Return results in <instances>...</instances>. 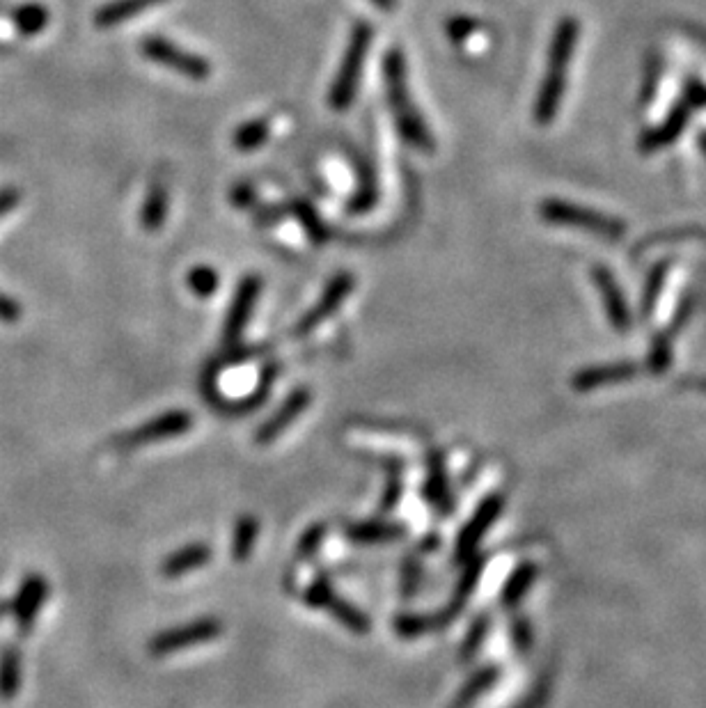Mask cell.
<instances>
[{
    "label": "cell",
    "mask_w": 706,
    "mask_h": 708,
    "mask_svg": "<svg viewBox=\"0 0 706 708\" xmlns=\"http://www.w3.org/2000/svg\"><path fill=\"white\" fill-rule=\"evenodd\" d=\"M383 81H386L388 104L395 117L399 136L406 145L425 154L436 152V140L431 136L427 122L422 120L420 110L415 108V101L409 90V78H406V60L399 46H392L383 58Z\"/></svg>",
    "instance_id": "cell-1"
},
{
    "label": "cell",
    "mask_w": 706,
    "mask_h": 708,
    "mask_svg": "<svg viewBox=\"0 0 706 708\" xmlns=\"http://www.w3.org/2000/svg\"><path fill=\"white\" fill-rule=\"evenodd\" d=\"M372 42H374V28L370 23L358 21L351 30L349 46L347 51H344L337 76L333 78L331 92H328V106H331L335 113H344V110L353 104V99H356L360 76H363V65Z\"/></svg>",
    "instance_id": "cell-2"
},
{
    "label": "cell",
    "mask_w": 706,
    "mask_h": 708,
    "mask_svg": "<svg viewBox=\"0 0 706 708\" xmlns=\"http://www.w3.org/2000/svg\"><path fill=\"white\" fill-rule=\"evenodd\" d=\"M539 214H541V218L546 220V223L580 227V230H590L608 241H619L626 234V225L619 223V220L603 216V214H599V211L578 207V204H571V202L546 200V202H541Z\"/></svg>",
    "instance_id": "cell-3"
},
{
    "label": "cell",
    "mask_w": 706,
    "mask_h": 708,
    "mask_svg": "<svg viewBox=\"0 0 706 708\" xmlns=\"http://www.w3.org/2000/svg\"><path fill=\"white\" fill-rule=\"evenodd\" d=\"M140 53H143L147 60L156 62V65L168 67L172 72L191 78V81H207L211 76L209 60L184 51L182 46H177L166 37H145L143 42H140Z\"/></svg>",
    "instance_id": "cell-4"
},
{
    "label": "cell",
    "mask_w": 706,
    "mask_h": 708,
    "mask_svg": "<svg viewBox=\"0 0 706 708\" xmlns=\"http://www.w3.org/2000/svg\"><path fill=\"white\" fill-rule=\"evenodd\" d=\"M223 626L216 617H205L198 621H191V624L170 628V631H163L149 642V654L156 658H163L168 654H175V651H182L188 647H195V644H205L216 640L221 635Z\"/></svg>",
    "instance_id": "cell-5"
},
{
    "label": "cell",
    "mask_w": 706,
    "mask_h": 708,
    "mask_svg": "<svg viewBox=\"0 0 706 708\" xmlns=\"http://www.w3.org/2000/svg\"><path fill=\"white\" fill-rule=\"evenodd\" d=\"M193 427V415L186 411H170L163 413L152 422L140 424L138 429L127 431L122 438H117V447L122 450H131V447L161 443V440H170L186 434Z\"/></svg>",
    "instance_id": "cell-6"
},
{
    "label": "cell",
    "mask_w": 706,
    "mask_h": 708,
    "mask_svg": "<svg viewBox=\"0 0 706 708\" xmlns=\"http://www.w3.org/2000/svg\"><path fill=\"white\" fill-rule=\"evenodd\" d=\"M700 106H706V88L700 83H690V88L686 90L684 101H679L677 108L672 110V115L668 117V122H665L663 127L649 131V133H645V136L640 138L642 152H651V149L670 145L672 140L686 129V122H688L690 113H693V108H700Z\"/></svg>",
    "instance_id": "cell-7"
},
{
    "label": "cell",
    "mask_w": 706,
    "mask_h": 708,
    "mask_svg": "<svg viewBox=\"0 0 706 708\" xmlns=\"http://www.w3.org/2000/svg\"><path fill=\"white\" fill-rule=\"evenodd\" d=\"M305 603H308L310 608L328 610L344 628H349L353 633L363 635L370 631V619H367L358 608H353L351 603L344 601L342 596H337L326 580H317L315 585L305 592Z\"/></svg>",
    "instance_id": "cell-8"
},
{
    "label": "cell",
    "mask_w": 706,
    "mask_h": 708,
    "mask_svg": "<svg viewBox=\"0 0 706 708\" xmlns=\"http://www.w3.org/2000/svg\"><path fill=\"white\" fill-rule=\"evenodd\" d=\"M353 285H356V278H353L351 273H337L335 278L328 282V287L324 289V294H321L315 308H312L310 312H305V317L298 321L296 328H294V335L296 337L310 335L312 330L324 324L328 317H333L337 308L342 305L344 298L351 294Z\"/></svg>",
    "instance_id": "cell-9"
},
{
    "label": "cell",
    "mask_w": 706,
    "mask_h": 708,
    "mask_svg": "<svg viewBox=\"0 0 706 708\" xmlns=\"http://www.w3.org/2000/svg\"><path fill=\"white\" fill-rule=\"evenodd\" d=\"M502 507H505V500H502V495L498 493H493L480 502V507L475 509L473 518L464 525V530H461L457 539V562L466 564L470 557L475 555V548L480 546L484 534L489 532V527L496 523V518L502 514Z\"/></svg>",
    "instance_id": "cell-10"
},
{
    "label": "cell",
    "mask_w": 706,
    "mask_h": 708,
    "mask_svg": "<svg viewBox=\"0 0 706 708\" xmlns=\"http://www.w3.org/2000/svg\"><path fill=\"white\" fill-rule=\"evenodd\" d=\"M260 289H262V280L257 278V275H246V278L239 282L237 294H234L232 308H230V312H227L225 328H223V337H225L227 344L239 342L243 330H246L250 314H253L257 296H260Z\"/></svg>",
    "instance_id": "cell-11"
},
{
    "label": "cell",
    "mask_w": 706,
    "mask_h": 708,
    "mask_svg": "<svg viewBox=\"0 0 706 708\" xmlns=\"http://www.w3.org/2000/svg\"><path fill=\"white\" fill-rule=\"evenodd\" d=\"M46 596H49V582L44 576H37V573H30V576L21 582V589L14 599V619H17L19 631H30L35 624V619L39 615V610L44 608Z\"/></svg>",
    "instance_id": "cell-12"
},
{
    "label": "cell",
    "mask_w": 706,
    "mask_h": 708,
    "mask_svg": "<svg viewBox=\"0 0 706 708\" xmlns=\"http://www.w3.org/2000/svg\"><path fill=\"white\" fill-rule=\"evenodd\" d=\"M310 390L308 388H298L294 390L292 395H289L285 399V404H282L276 413L271 415L269 420H266L260 429H257V434H255V443H260V445H269L276 440L282 431H285L289 424H292L298 415H301L305 408L310 406Z\"/></svg>",
    "instance_id": "cell-13"
},
{
    "label": "cell",
    "mask_w": 706,
    "mask_h": 708,
    "mask_svg": "<svg viewBox=\"0 0 706 708\" xmlns=\"http://www.w3.org/2000/svg\"><path fill=\"white\" fill-rule=\"evenodd\" d=\"M564 90H567V72H551L548 69L535 99V110H532L535 122L541 124V127H546V124H551L558 117Z\"/></svg>",
    "instance_id": "cell-14"
},
{
    "label": "cell",
    "mask_w": 706,
    "mask_h": 708,
    "mask_svg": "<svg viewBox=\"0 0 706 708\" xmlns=\"http://www.w3.org/2000/svg\"><path fill=\"white\" fill-rule=\"evenodd\" d=\"M580 37V23L574 17H564L553 33L551 51H548V69L551 72H567L571 58L576 53Z\"/></svg>",
    "instance_id": "cell-15"
},
{
    "label": "cell",
    "mask_w": 706,
    "mask_h": 708,
    "mask_svg": "<svg viewBox=\"0 0 706 708\" xmlns=\"http://www.w3.org/2000/svg\"><path fill=\"white\" fill-rule=\"evenodd\" d=\"M425 498L434 505L441 514H450L454 502L450 493V484H447V470L443 454L431 452L429 456V472L425 482Z\"/></svg>",
    "instance_id": "cell-16"
},
{
    "label": "cell",
    "mask_w": 706,
    "mask_h": 708,
    "mask_svg": "<svg viewBox=\"0 0 706 708\" xmlns=\"http://www.w3.org/2000/svg\"><path fill=\"white\" fill-rule=\"evenodd\" d=\"M161 3H166V0H113V3L99 7L97 14H94V23H97L99 28L120 26V23L138 17V14L149 10V7H156Z\"/></svg>",
    "instance_id": "cell-17"
},
{
    "label": "cell",
    "mask_w": 706,
    "mask_h": 708,
    "mask_svg": "<svg viewBox=\"0 0 706 708\" xmlns=\"http://www.w3.org/2000/svg\"><path fill=\"white\" fill-rule=\"evenodd\" d=\"M211 560V548L205 544H191L184 546L182 550H177V553H172L170 557H166L161 564V573L166 578H179L186 576V573H191L195 569H202L207 562Z\"/></svg>",
    "instance_id": "cell-18"
},
{
    "label": "cell",
    "mask_w": 706,
    "mask_h": 708,
    "mask_svg": "<svg viewBox=\"0 0 706 708\" xmlns=\"http://www.w3.org/2000/svg\"><path fill=\"white\" fill-rule=\"evenodd\" d=\"M594 280H596V285H599V289H601L603 301H606L608 317L613 319V324L619 330H624L626 326H629V310H626L624 298H622V294H619V287H617L615 278L610 275V271L603 269V266H596Z\"/></svg>",
    "instance_id": "cell-19"
},
{
    "label": "cell",
    "mask_w": 706,
    "mask_h": 708,
    "mask_svg": "<svg viewBox=\"0 0 706 708\" xmlns=\"http://www.w3.org/2000/svg\"><path fill=\"white\" fill-rule=\"evenodd\" d=\"M10 19L17 28V33L23 37H35L42 33V30L49 26L51 12L49 7L42 3H23L19 7H14L10 12Z\"/></svg>",
    "instance_id": "cell-20"
},
{
    "label": "cell",
    "mask_w": 706,
    "mask_h": 708,
    "mask_svg": "<svg viewBox=\"0 0 706 708\" xmlns=\"http://www.w3.org/2000/svg\"><path fill=\"white\" fill-rule=\"evenodd\" d=\"M166 216H168V191L166 186H163V182H154L149 186L143 209H140V225H143L147 232H156L161 230L163 223H166Z\"/></svg>",
    "instance_id": "cell-21"
},
{
    "label": "cell",
    "mask_w": 706,
    "mask_h": 708,
    "mask_svg": "<svg viewBox=\"0 0 706 708\" xmlns=\"http://www.w3.org/2000/svg\"><path fill=\"white\" fill-rule=\"evenodd\" d=\"M454 615L450 610H441L436 615H399L395 619V631L399 637L409 640V637L425 635L429 631H436V628H443L450 624Z\"/></svg>",
    "instance_id": "cell-22"
},
{
    "label": "cell",
    "mask_w": 706,
    "mask_h": 708,
    "mask_svg": "<svg viewBox=\"0 0 706 708\" xmlns=\"http://www.w3.org/2000/svg\"><path fill=\"white\" fill-rule=\"evenodd\" d=\"M347 537L356 544H383L404 537V527L397 523H358L347 530Z\"/></svg>",
    "instance_id": "cell-23"
},
{
    "label": "cell",
    "mask_w": 706,
    "mask_h": 708,
    "mask_svg": "<svg viewBox=\"0 0 706 708\" xmlns=\"http://www.w3.org/2000/svg\"><path fill=\"white\" fill-rule=\"evenodd\" d=\"M21 686V656L14 647H7L0 654V699L10 702L17 697Z\"/></svg>",
    "instance_id": "cell-24"
},
{
    "label": "cell",
    "mask_w": 706,
    "mask_h": 708,
    "mask_svg": "<svg viewBox=\"0 0 706 708\" xmlns=\"http://www.w3.org/2000/svg\"><path fill=\"white\" fill-rule=\"evenodd\" d=\"M537 576H539L537 566L532 562H523L519 569L509 576L505 589H502V603H505V608H514V605H519L525 592H528V589L532 587V582H535Z\"/></svg>",
    "instance_id": "cell-25"
},
{
    "label": "cell",
    "mask_w": 706,
    "mask_h": 708,
    "mask_svg": "<svg viewBox=\"0 0 706 708\" xmlns=\"http://www.w3.org/2000/svg\"><path fill=\"white\" fill-rule=\"evenodd\" d=\"M484 566H486V557H470V560L466 562L464 576L459 578L457 589H454V596H452V603H450V610L454 612V615H457L461 608H466L468 596L473 594V589L477 587V580L482 578Z\"/></svg>",
    "instance_id": "cell-26"
},
{
    "label": "cell",
    "mask_w": 706,
    "mask_h": 708,
    "mask_svg": "<svg viewBox=\"0 0 706 708\" xmlns=\"http://www.w3.org/2000/svg\"><path fill=\"white\" fill-rule=\"evenodd\" d=\"M269 133H271L269 120H250L246 124H241L232 136L234 149H239V152H255V149H260L266 143Z\"/></svg>",
    "instance_id": "cell-27"
},
{
    "label": "cell",
    "mask_w": 706,
    "mask_h": 708,
    "mask_svg": "<svg viewBox=\"0 0 706 708\" xmlns=\"http://www.w3.org/2000/svg\"><path fill=\"white\" fill-rule=\"evenodd\" d=\"M292 211H294L298 223L303 225V230H305V234H308V239L312 243L321 246V243L328 241V227H326L324 220H321V216L317 214V209L312 207L308 200H296L292 204Z\"/></svg>",
    "instance_id": "cell-28"
},
{
    "label": "cell",
    "mask_w": 706,
    "mask_h": 708,
    "mask_svg": "<svg viewBox=\"0 0 706 708\" xmlns=\"http://www.w3.org/2000/svg\"><path fill=\"white\" fill-rule=\"evenodd\" d=\"M496 679H498V667H484V670L477 672L473 679L466 683L464 690L459 692L454 708H468L477 697L484 695V692L496 683Z\"/></svg>",
    "instance_id": "cell-29"
},
{
    "label": "cell",
    "mask_w": 706,
    "mask_h": 708,
    "mask_svg": "<svg viewBox=\"0 0 706 708\" xmlns=\"http://www.w3.org/2000/svg\"><path fill=\"white\" fill-rule=\"evenodd\" d=\"M376 198H379V191H376L374 172L363 165V172H360V186L358 191L351 195L347 209L353 211V214H365V211H370L374 207Z\"/></svg>",
    "instance_id": "cell-30"
},
{
    "label": "cell",
    "mask_w": 706,
    "mask_h": 708,
    "mask_svg": "<svg viewBox=\"0 0 706 708\" xmlns=\"http://www.w3.org/2000/svg\"><path fill=\"white\" fill-rule=\"evenodd\" d=\"M257 539V521L253 516H243L239 518L237 527H234V537H232V557L237 562H243L250 555V550L255 546Z\"/></svg>",
    "instance_id": "cell-31"
},
{
    "label": "cell",
    "mask_w": 706,
    "mask_h": 708,
    "mask_svg": "<svg viewBox=\"0 0 706 708\" xmlns=\"http://www.w3.org/2000/svg\"><path fill=\"white\" fill-rule=\"evenodd\" d=\"M186 282H188V287H191V291L198 298H209V296H214L216 294V289H218V273L211 269V266H205V264H200V266H193L191 271H188L186 275Z\"/></svg>",
    "instance_id": "cell-32"
},
{
    "label": "cell",
    "mask_w": 706,
    "mask_h": 708,
    "mask_svg": "<svg viewBox=\"0 0 706 708\" xmlns=\"http://www.w3.org/2000/svg\"><path fill=\"white\" fill-rule=\"evenodd\" d=\"M477 26H480V23L473 17H468V14H454V17L445 21V33L454 44H464L466 39L477 33Z\"/></svg>",
    "instance_id": "cell-33"
},
{
    "label": "cell",
    "mask_w": 706,
    "mask_h": 708,
    "mask_svg": "<svg viewBox=\"0 0 706 708\" xmlns=\"http://www.w3.org/2000/svg\"><path fill=\"white\" fill-rule=\"evenodd\" d=\"M486 631H489V619L486 617H480L473 624V628L468 631V637H466V642H464V647H461V658H473L475 656V651L482 647V642H484V637H486Z\"/></svg>",
    "instance_id": "cell-34"
},
{
    "label": "cell",
    "mask_w": 706,
    "mask_h": 708,
    "mask_svg": "<svg viewBox=\"0 0 706 708\" xmlns=\"http://www.w3.org/2000/svg\"><path fill=\"white\" fill-rule=\"evenodd\" d=\"M324 534H326V527L324 525H312L308 532L303 534L301 541H298V548H296V553L303 557H312L319 550V544H321V539H324Z\"/></svg>",
    "instance_id": "cell-35"
},
{
    "label": "cell",
    "mask_w": 706,
    "mask_h": 708,
    "mask_svg": "<svg viewBox=\"0 0 706 708\" xmlns=\"http://www.w3.org/2000/svg\"><path fill=\"white\" fill-rule=\"evenodd\" d=\"M257 198V193H255V186L253 184H248V182H241L232 188V193H230V200L234 207H239V209H248V207H253V202Z\"/></svg>",
    "instance_id": "cell-36"
},
{
    "label": "cell",
    "mask_w": 706,
    "mask_h": 708,
    "mask_svg": "<svg viewBox=\"0 0 706 708\" xmlns=\"http://www.w3.org/2000/svg\"><path fill=\"white\" fill-rule=\"evenodd\" d=\"M512 640L516 644V649H521V651H525V649L530 647L532 631H530V624L523 617H516L512 621Z\"/></svg>",
    "instance_id": "cell-37"
},
{
    "label": "cell",
    "mask_w": 706,
    "mask_h": 708,
    "mask_svg": "<svg viewBox=\"0 0 706 708\" xmlns=\"http://www.w3.org/2000/svg\"><path fill=\"white\" fill-rule=\"evenodd\" d=\"M21 305L14 301V298L0 294V321L5 324H14V321L21 319Z\"/></svg>",
    "instance_id": "cell-38"
},
{
    "label": "cell",
    "mask_w": 706,
    "mask_h": 708,
    "mask_svg": "<svg viewBox=\"0 0 706 708\" xmlns=\"http://www.w3.org/2000/svg\"><path fill=\"white\" fill-rule=\"evenodd\" d=\"M19 200H21V193L17 191V188H12V186L0 188V218H3L5 214H10V211L19 204Z\"/></svg>",
    "instance_id": "cell-39"
},
{
    "label": "cell",
    "mask_w": 706,
    "mask_h": 708,
    "mask_svg": "<svg viewBox=\"0 0 706 708\" xmlns=\"http://www.w3.org/2000/svg\"><path fill=\"white\" fill-rule=\"evenodd\" d=\"M399 493H402V482H399V472H392V482H388V491H386V498H383V502H381V507H383V509L395 507L397 500H399Z\"/></svg>",
    "instance_id": "cell-40"
},
{
    "label": "cell",
    "mask_w": 706,
    "mask_h": 708,
    "mask_svg": "<svg viewBox=\"0 0 706 708\" xmlns=\"http://www.w3.org/2000/svg\"><path fill=\"white\" fill-rule=\"evenodd\" d=\"M370 3L379 7V10H383V12H392L397 7V0H370Z\"/></svg>",
    "instance_id": "cell-41"
},
{
    "label": "cell",
    "mask_w": 706,
    "mask_h": 708,
    "mask_svg": "<svg viewBox=\"0 0 706 708\" xmlns=\"http://www.w3.org/2000/svg\"><path fill=\"white\" fill-rule=\"evenodd\" d=\"M700 147L706 152V133H702V136H700Z\"/></svg>",
    "instance_id": "cell-42"
},
{
    "label": "cell",
    "mask_w": 706,
    "mask_h": 708,
    "mask_svg": "<svg viewBox=\"0 0 706 708\" xmlns=\"http://www.w3.org/2000/svg\"><path fill=\"white\" fill-rule=\"evenodd\" d=\"M3 12H5V7H3V5H0V14H3Z\"/></svg>",
    "instance_id": "cell-43"
},
{
    "label": "cell",
    "mask_w": 706,
    "mask_h": 708,
    "mask_svg": "<svg viewBox=\"0 0 706 708\" xmlns=\"http://www.w3.org/2000/svg\"><path fill=\"white\" fill-rule=\"evenodd\" d=\"M0 49H3V46H0Z\"/></svg>",
    "instance_id": "cell-44"
}]
</instances>
